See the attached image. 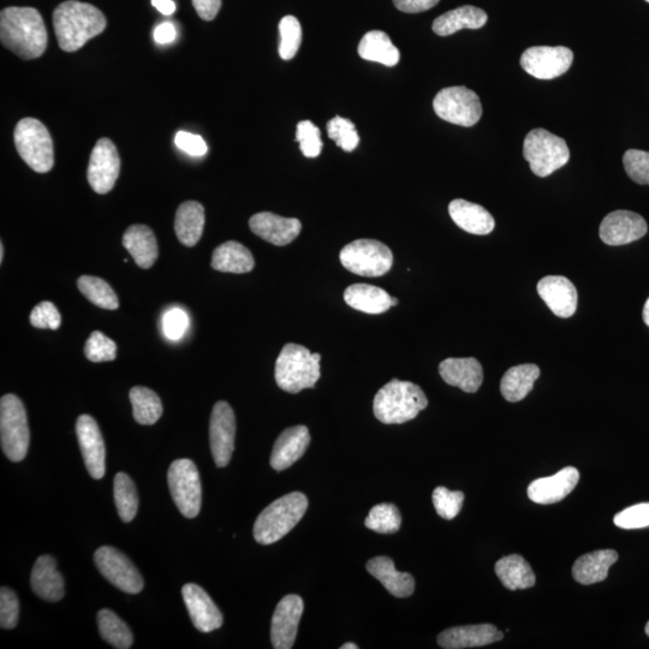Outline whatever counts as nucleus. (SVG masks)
Listing matches in <instances>:
<instances>
[{
    "instance_id": "473e14b6",
    "label": "nucleus",
    "mask_w": 649,
    "mask_h": 649,
    "mask_svg": "<svg viewBox=\"0 0 649 649\" xmlns=\"http://www.w3.org/2000/svg\"><path fill=\"white\" fill-rule=\"evenodd\" d=\"M392 297L374 285L353 284L344 293V301L351 308L367 314H381L392 307Z\"/></svg>"
},
{
    "instance_id": "13d9d810",
    "label": "nucleus",
    "mask_w": 649,
    "mask_h": 649,
    "mask_svg": "<svg viewBox=\"0 0 649 649\" xmlns=\"http://www.w3.org/2000/svg\"><path fill=\"white\" fill-rule=\"evenodd\" d=\"M177 37V31L174 25L170 22H164L159 25L154 31V40L160 45L171 44Z\"/></svg>"
},
{
    "instance_id": "8fccbe9b",
    "label": "nucleus",
    "mask_w": 649,
    "mask_h": 649,
    "mask_svg": "<svg viewBox=\"0 0 649 649\" xmlns=\"http://www.w3.org/2000/svg\"><path fill=\"white\" fill-rule=\"evenodd\" d=\"M615 525L622 529H641L649 527V503L630 506L613 518Z\"/></svg>"
},
{
    "instance_id": "c756f323",
    "label": "nucleus",
    "mask_w": 649,
    "mask_h": 649,
    "mask_svg": "<svg viewBox=\"0 0 649 649\" xmlns=\"http://www.w3.org/2000/svg\"><path fill=\"white\" fill-rule=\"evenodd\" d=\"M618 561V553L613 550H599L581 556L574 564V579L581 585L589 586L604 581L611 565Z\"/></svg>"
},
{
    "instance_id": "680f3d73",
    "label": "nucleus",
    "mask_w": 649,
    "mask_h": 649,
    "mask_svg": "<svg viewBox=\"0 0 649 649\" xmlns=\"http://www.w3.org/2000/svg\"><path fill=\"white\" fill-rule=\"evenodd\" d=\"M357 648L359 647H357L355 643H351V642L345 643V645L341 647V649H357Z\"/></svg>"
},
{
    "instance_id": "a19ab883",
    "label": "nucleus",
    "mask_w": 649,
    "mask_h": 649,
    "mask_svg": "<svg viewBox=\"0 0 649 649\" xmlns=\"http://www.w3.org/2000/svg\"><path fill=\"white\" fill-rule=\"evenodd\" d=\"M81 294L93 305L115 311L119 307L118 297L104 279L93 276H82L77 281Z\"/></svg>"
},
{
    "instance_id": "72a5a7b5",
    "label": "nucleus",
    "mask_w": 649,
    "mask_h": 649,
    "mask_svg": "<svg viewBox=\"0 0 649 649\" xmlns=\"http://www.w3.org/2000/svg\"><path fill=\"white\" fill-rule=\"evenodd\" d=\"M211 265L216 271L241 275L254 269L255 260L243 244L229 241L214 249Z\"/></svg>"
},
{
    "instance_id": "412c9836",
    "label": "nucleus",
    "mask_w": 649,
    "mask_h": 649,
    "mask_svg": "<svg viewBox=\"0 0 649 649\" xmlns=\"http://www.w3.org/2000/svg\"><path fill=\"white\" fill-rule=\"evenodd\" d=\"M579 480V470L567 467L549 478L534 480L528 487V497L534 503L555 504L567 498L575 490Z\"/></svg>"
},
{
    "instance_id": "69168bd1",
    "label": "nucleus",
    "mask_w": 649,
    "mask_h": 649,
    "mask_svg": "<svg viewBox=\"0 0 649 649\" xmlns=\"http://www.w3.org/2000/svg\"><path fill=\"white\" fill-rule=\"evenodd\" d=\"M646 634H647V636L649 637V622H648L647 625H646Z\"/></svg>"
},
{
    "instance_id": "9d476101",
    "label": "nucleus",
    "mask_w": 649,
    "mask_h": 649,
    "mask_svg": "<svg viewBox=\"0 0 649 649\" xmlns=\"http://www.w3.org/2000/svg\"><path fill=\"white\" fill-rule=\"evenodd\" d=\"M168 482L172 499L187 518L200 514L202 491L198 468L193 461L182 458L172 462L168 472Z\"/></svg>"
},
{
    "instance_id": "6e6d98bb",
    "label": "nucleus",
    "mask_w": 649,
    "mask_h": 649,
    "mask_svg": "<svg viewBox=\"0 0 649 649\" xmlns=\"http://www.w3.org/2000/svg\"><path fill=\"white\" fill-rule=\"evenodd\" d=\"M440 2V0H394L395 7L406 14H419L430 10Z\"/></svg>"
},
{
    "instance_id": "f03ea898",
    "label": "nucleus",
    "mask_w": 649,
    "mask_h": 649,
    "mask_svg": "<svg viewBox=\"0 0 649 649\" xmlns=\"http://www.w3.org/2000/svg\"><path fill=\"white\" fill-rule=\"evenodd\" d=\"M53 27L59 47L65 52H76L105 31L106 19L92 4L68 0L53 13Z\"/></svg>"
},
{
    "instance_id": "9b49d317",
    "label": "nucleus",
    "mask_w": 649,
    "mask_h": 649,
    "mask_svg": "<svg viewBox=\"0 0 649 649\" xmlns=\"http://www.w3.org/2000/svg\"><path fill=\"white\" fill-rule=\"evenodd\" d=\"M433 109L443 121L467 128L473 127L482 116L478 94L463 86L442 89L433 100Z\"/></svg>"
},
{
    "instance_id": "423d86ee",
    "label": "nucleus",
    "mask_w": 649,
    "mask_h": 649,
    "mask_svg": "<svg viewBox=\"0 0 649 649\" xmlns=\"http://www.w3.org/2000/svg\"><path fill=\"white\" fill-rule=\"evenodd\" d=\"M14 140L20 157L38 174H46L55 165V152L49 130L35 118H23L17 123Z\"/></svg>"
},
{
    "instance_id": "7c9ffc66",
    "label": "nucleus",
    "mask_w": 649,
    "mask_h": 649,
    "mask_svg": "<svg viewBox=\"0 0 649 649\" xmlns=\"http://www.w3.org/2000/svg\"><path fill=\"white\" fill-rule=\"evenodd\" d=\"M205 220V208L198 201H186L178 207L175 231L183 246L194 247L198 244L204 234Z\"/></svg>"
},
{
    "instance_id": "864d4df0",
    "label": "nucleus",
    "mask_w": 649,
    "mask_h": 649,
    "mask_svg": "<svg viewBox=\"0 0 649 649\" xmlns=\"http://www.w3.org/2000/svg\"><path fill=\"white\" fill-rule=\"evenodd\" d=\"M189 318L181 308H171L163 318L165 336L171 341H178L188 330Z\"/></svg>"
},
{
    "instance_id": "f704fd0d",
    "label": "nucleus",
    "mask_w": 649,
    "mask_h": 649,
    "mask_svg": "<svg viewBox=\"0 0 649 649\" xmlns=\"http://www.w3.org/2000/svg\"><path fill=\"white\" fill-rule=\"evenodd\" d=\"M540 377V368L532 363L515 366L504 374L500 383V392L506 401L511 403L525 400L533 390L534 383Z\"/></svg>"
},
{
    "instance_id": "c03bdc74",
    "label": "nucleus",
    "mask_w": 649,
    "mask_h": 649,
    "mask_svg": "<svg viewBox=\"0 0 649 649\" xmlns=\"http://www.w3.org/2000/svg\"><path fill=\"white\" fill-rule=\"evenodd\" d=\"M327 135L345 152H353L360 144L355 124L347 118L335 117L327 123Z\"/></svg>"
},
{
    "instance_id": "2f4dec72",
    "label": "nucleus",
    "mask_w": 649,
    "mask_h": 649,
    "mask_svg": "<svg viewBox=\"0 0 649 649\" xmlns=\"http://www.w3.org/2000/svg\"><path fill=\"white\" fill-rule=\"evenodd\" d=\"M488 16L484 10L466 5L449 11L433 22V32L439 37H449L462 29H480L487 23Z\"/></svg>"
},
{
    "instance_id": "a878e982",
    "label": "nucleus",
    "mask_w": 649,
    "mask_h": 649,
    "mask_svg": "<svg viewBox=\"0 0 649 649\" xmlns=\"http://www.w3.org/2000/svg\"><path fill=\"white\" fill-rule=\"evenodd\" d=\"M31 585L33 592L40 599L56 603L64 597V579L57 570L56 559L41 556L35 562L32 571Z\"/></svg>"
},
{
    "instance_id": "7ed1b4c3",
    "label": "nucleus",
    "mask_w": 649,
    "mask_h": 649,
    "mask_svg": "<svg viewBox=\"0 0 649 649\" xmlns=\"http://www.w3.org/2000/svg\"><path fill=\"white\" fill-rule=\"evenodd\" d=\"M427 406V397L420 386L392 379L375 395L373 412L385 425H401L414 420Z\"/></svg>"
},
{
    "instance_id": "4be33fe9",
    "label": "nucleus",
    "mask_w": 649,
    "mask_h": 649,
    "mask_svg": "<svg viewBox=\"0 0 649 649\" xmlns=\"http://www.w3.org/2000/svg\"><path fill=\"white\" fill-rule=\"evenodd\" d=\"M538 294L553 314L570 318L577 309V290L568 278L547 276L538 283Z\"/></svg>"
},
{
    "instance_id": "6ab92c4d",
    "label": "nucleus",
    "mask_w": 649,
    "mask_h": 649,
    "mask_svg": "<svg viewBox=\"0 0 649 649\" xmlns=\"http://www.w3.org/2000/svg\"><path fill=\"white\" fill-rule=\"evenodd\" d=\"M182 597L194 627L201 633H212L222 628L224 622L222 612L205 589L195 583H188L182 588Z\"/></svg>"
},
{
    "instance_id": "5fc2aeb1",
    "label": "nucleus",
    "mask_w": 649,
    "mask_h": 649,
    "mask_svg": "<svg viewBox=\"0 0 649 649\" xmlns=\"http://www.w3.org/2000/svg\"><path fill=\"white\" fill-rule=\"evenodd\" d=\"M176 146L183 152L193 157H202L208 151L206 142L200 135L187 132H178L176 135Z\"/></svg>"
},
{
    "instance_id": "58836bf2",
    "label": "nucleus",
    "mask_w": 649,
    "mask_h": 649,
    "mask_svg": "<svg viewBox=\"0 0 649 649\" xmlns=\"http://www.w3.org/2000/svg\"><path fill=\"white\" fill-rule=\"evenodd\" d=\"M113 497L119 517L125 523L132 522L138 514V490L129 475L118 473L113 481Z\"/></svg>"
},
{
    "instance_id": "ddd939ff",
    "label": "nucleus",
    "mask_w": 649,
    "mask_h": 649,
    "mask_svg": "<svg viewBox=\"0 0 649 649\" xmlns=\"http://www.w3.org/2000/svg\"><path fill=\"white\" fill-rule=\"evenodd\" d=\"M574 53L564 46H534L523 52L521 67L539 80H553L570 69Z\"/></svg>"
},
{
    "instance_id": "bf43d9fd",
    "label": "nucleus",
    "mask_w": 649,
    "mask_h": 649,
    "mask_svg": "<svg viewBox=\"0 0 649 649\" xmlns=\"http://www.w3.org/2000/svg\"><path fill=\"white\" fill-rule=\"evenodd\" d=\"M152 5L165 16H170L176 11V4L172 0H152Z\"/></svg>"
},
{
    "instance_id": "338daca9",
    "label": "nucleus",
    "mask_w": 649,
    "mask_h": 649,
    "mask_svg": "<svg viewBox=\"0 0 649 649\" xmlns=\"http://www.w3.org/2000/svg\"><path fill=\"white\" fill-rule=\"evenodd\" d=\"M646 2H648V3H649V0H646Z\"/></svg>"
},
{
    "instance_id": "bb28decb",
    "label": "nucleus",
    "mask_w": 649,
    "mask_h": 649,
    "mask_svg": "<svg viewBox=\"0 0 649 649\" xmlns=\"http://www.w3.org/2000/svg\"><path fill=\"white\" fill-rule=\"evenodd\" d=\"M368 573L381 582L387 592L396 598H408L415 591L414 577L408 573H400L395 563L389 557H375L367 563Z\"/></svg>"
},
{
    "instance_id": "a18cd8bd",
    "label": "nucleus",
    "mask_w": 649,
    "mask_h": 649,
    "mask_svg": "<svg viewBox=\"0 0 649 649\" xmlns=\"http://www.w3.org/2000/svg\"><path fill=\"white\" fill-rule=\"evenodd\" d=\"M433 505L437 514L445 520H454L462 509L464 494L461 491L452 492L439 486L433 492Z\"/></svg>"
},
{
    "instance_id": "6e6552de",
    "label": "nucleus",
    "mask_w": 649,
    "mask_h": 649,
    "mask_svg": "<svg viewBox=\"0 0 649 649\" xmlns=\"http://www.w3.org/2000/svg\"><path fill=\"white\" fill-rule=\"evenodd\" d=\"M523 157L534 175L547 177L568 164L570 152L562 138L545 129H534L526 136Z\"/></svg>"
},
{
    "instance_id": "dca6fc26",
    "label": "nucleus",
    "mask_w": 649,
    "mask_h": 649,
    "mask_svg": "<svg viewBox=\"0 0 649 649\" xmlns=\"http://www.w3.org/2000/svg\"><path fill=\"white\" fill-rule=\"evenodd\" d=\"M76 436L89 475L95 480L103 479L106 472V449L97 421L92 416L81 415L76 421Z\"/></svg>"
},
{
    "instance_id": "052dcab7",
    "label": "nucleus",
    "mask_w": 649,
    "mask_h": 649,
    "mask_svg": "<svg viewBox=\"0 0 649 649\" xmlns=\"http://www.w3.org/2000/svg\"><path fill=\"white\" fill-rule=\"evenodd\" d=\"M643 321H645V324L649 327V299L645 303V307H643Z\"/></svg>"
},
{
    "instance_id": "4c0bfd02",
    "label": "nucleus",
    "mask_w": 649,
    "mask_h": 649,
    "mask_svg": "<svg viewBox=\"0 0 649 649\" xmlns=\"http://www.w3.org/2000/svg\"><path fill=\"white\" fill-rule=\"evenodd\" d=\"M134 419L138 424L152 426L162 418L163 404L159 396L144 386H135L129 392Z\"/></svg>"
},
{
    "instance_id": "09e8293b",
    "label": "nucleus",
    "mask_w": 649,
    "mask_h": 649,
    "mask_svg": "<svg viewBox=\"0 0 649 649\" xmlns=\"http://www.w3.org/2000/svg\"><path fill=\"white\" fill-rule=\"evenodd\" d=\"M627 175L641 186H649V152L629 150L623 157Z\"/></svg>"
},
{
    "instance_id": "c85d7f7f",
    "label": "nucleus",
    "mask_w": 649,
    "mask_h": 649,
    "mask_svg": "<svg viewBox=\"0 0 649 649\" xmlns=\"http://www.w3.org/2000/svg\"><path fill=\"white\" fill-rule=\"evenodd\" d=\"M123 246L141 269H151L159 255L157 238L146 225H132L124 232Z\"/></svg>"
},
{
    "instance_id": "1a4fd4ad",
    "label": "nucleus",
    "mask_w": 649,
    "mask_h": 649,
    "mask_svg": "<svg viewBox=\"0 0 649 649\" xmlns=\"http://www.w3.org/2000/svg\"><path fill=\"white\" fill-rule=\"evenodd\" d=\"M345 269L362 277H381L391 270L394 254L386 244L375 240H357L342 249Z\"/></svg>"
},
{
    "instance_id": "cd10ccee",
    "label": "nucleus",
    "mask_w": 649,
    "mask_h": 649,
    "mask_svg": "<svg viewBox=\"0 0 649 649\" xmlns=\"http://www.w3.org/2000/svg\"><path fill=\"white\" fill-rule=\"evenodd\" d=\"M449 213L458 228L473 235H488L496 226L491 213L480 205L456 199L449 205Z\"/></svg>"
},
{
    "instance_id": "4468645a",
    "label": "nucleus",
    "mask_w": 649,
    "mask_h": 649,
    "mask_svg": "<svg viewBox=\"0 0 649 649\" xmlns=\"http://www.w3.org/2000/svg\"><path fill=\"white\" fill-rule=\"evenodd\" d=\"M121 172V158L115 144L109 139H100L94 146L88 165V183L95 193L111 192Z\"/></svg>"
},
{
    "instance_id": "20e7f679",
    "label": "nucleus",
    "mask_w": 649,
    "mask_h": 649,
    "mask_svg": "<svg viewBox=\"0 0 649 649\" xmlns=\"http://www.w3.org/2000/svg\"><path fill=\"white\" fill-rule=\"evenodd\" d=\"M308 509V499L301 492H293L275 500L256 518L254 538L261 545H272L283 539Z\"/></svg>"
},
{
    "instance_id": "79ce46f5",
    "label": "nucleus",
    "mask_w": 649,
    "mask_h": 649,
    "mask_svg": "<svg viewBox=\"0 0 649 649\" xmlns=\"http://www.w3.org/2000/svg\"><path fill=\"white\" fill-rule=\"evenodd\" d=\"M365 526L373 532L380 534H392L400 531L402 516L400 510L394 504L383 503L375 505L369 511Z\"/></svg>"
},
{
    "instance_id": "f8f14e48",
    "label": "nucleus",
    "mask_w": 649,
    "mask_h": 649,
    "mask_svg": "<svg viewBox=\"0 0 649 649\" xmlns=\"http://www.w3.org/2000/svg\"><path fill=\"white\" fill-rule=\"evenodd\" d=\"M94 563L100 574L113 586L128 594L144 589V580L130 559L111 546L100 547L94 553Z\"/></svg>"
},
{
    "instance_id": "f257e3e1",
    "label": "nucleus",
    "mask_w": 649,
    "mask_h": 649,
    "mask_svg": "<svg viewBox=\"0 0 649 649\" xmlns=\"http://www.w3.org/2000/svg\"><path fill=\"white\" fill-rule=\"evenodd\" d=\"M0 39L4 47L25 61L44 55L47 31L43 17L34 8H5L0 14Z\"/></svg>"
},
{
    "instance_id": "de8ad7c7",
    "label": "nucleus",
    "mask_w": 649,
    "mask_h": 649,
    "mask_svg": "<svg viewBox=\"0 0 649 649\" xmlns=\"http://www.w3.org/2000/svg\"><path fill=\"white\" fill-rule=\"evenodd\" d=\"M296 141L300 144L303 156L307 158H317L323 151L320 130L311 121L297 124Z\"/></svg>"
},
{
    "instance_id": "0eeeda50",
    "label": "nucleus",
    "mask_w": 649,
    "mask_h": 649,
    "mask_svg": "<svg viewBox=\"0 0 649 649\" xmlns=\"http://www.w3.org/2000/svg\"><path fill=\"white\" fill-rule=\"evenodd\" d=\"M0 440L5 456L11 462L25 460L31 432L25 406L15 395H5L0 401Z\"/></svg>"
},
{
    "instance_id": "603ef678",
    "label": "nucleus",
    "mask_w": 649,
    "mask_h": 649,
    "mask_svg": "<svg viewBox=\"0 0 649 649\" xmlns=\"http://www.w3.org/2000/svg\"><path fill=\"white\" fill-rule=\"evenodd\" d=\"M31 323L37 329L57 330L62 324L61 313L52 302L44 301L33 309Z\"/></svg>"
},
{
    "instance_id": "a211bd4d",
    "label": "nucleus",
    "mask_w": 649,
    "mask_h": 649,
    "mask_svg": "<svg viewBox=\"0 0 649 649\" xmlns=\"http://www.w3.org/2000/svg\"><path fill=\"white\" fill-rule=\"evenodd\" d=\"M646 220L630 211H615L601 222L599 235L607 246H624L647 234Z\"/></svg>"
},
{
    "instance_id": "0e129e2a",
    "label": "nucleus",
    "mask_w": 649,
    "mask_h": 649,
    "mask_svg": "<svg viewBox=\"0 0 649 649\" xmlns=\"http://www.w3.org/2000/svg\"><path fill=\"white\" fill-rule=\"evenodd\" d=\"M391 303H392V307H395V306L398 305V300L395 299V297H392V299H391Z\"/></svg>"
},
{
    "instance_id": "2eb2a0df",
    "label": "nucleus",
    "mask_w": 649,
    "mask_h": 649,
    "mask_svg": "<svg viewBox=\"0 0 649 649\" xmlns=\"http://www.w3.org/2000/svg\"><path fill=\"white\" fill-rule=\"evenodd\" d=\"M236 418L234 410L224 401L214 404L210 421L211 451L217 467L228 466L235 450Z\"/></svg>"
},
{
    "instance_id": "37998d69",
    "label": "nucleus",
    "mask_w": 649,
    "mask_h": 649,
    "mask_svg": "<svg viewBox=\"0 0 649 649\" xmlns=\"http://www.w3.org/2000/svg\"><path fill=\"white\" fill-rule=\"evenodd\" d=\"M279 34H281V44H279V56L284 61H291L299 52L302 43V28L299 20L295 16H285L279 22Z\"/></svg>"
},
{
    "instance_id": "5701e85b",
    "label": "nucleus",
    "mask_w": 649,
    "mask_h": 649,
    "mask_svg": "<svg viewBox=\"0 0 649 649\" xmlns=\"http://www.w3.org/2000/svg\"><path fill=\"white\" fill-rule=\"evenodd\" d=\"M504 634L492 624L466 625L443 631L439 646L445 649L484 647L503 640Z\"/></svg>"
},
{
    "instance_id": "e433bc0d",
    "label": "nucleus",
    "mask_w": 649,
    "mask_h": 649,
    "mask_svg": "<svg viewBox=\"0 0 649 649\" xmlns=\"http://www.w3.org/2000/svg\"><path fill=\"white\" fill-rule=\"evenodd\" d=\"M496 574L505 588L510 591L532 588L535 585V574L522 556L511 555L499 559L496 564Z\"/></svg>"
},
{
    "instance_id": "ea45409f",
    "label": "nucleus",
    "mask_w": 649,
    "mask_h": 649,
    "mask_svg": "<svg viewBox=\"0 0 649 649\" xmlns=\"http://www.w3.org/2000/svg\"><path fill=\"white\" fill-rule=\"evenodd\" d=\"M98 627L101 637L111 646L118 649H128L133 645V634L127 624L111 610H101L98 613Z\"/></svg>"
},
{
    "instance_id": "4d7b16f0",
    "label": "nucleus",
    "mask_w": 649,
    "mask_h": 649,
    "mask_svg": "<svg viewBox=\"0 0 649 649\" xmlns=\"http://www.w3.org/2000/svg\"><path fill=\"white\" fill-rule=\"evenodd\" d=\"M192 2L196 13L205 21L216 19L222 8V0H192Z\"/></svg>"
},
{
    "instance_id": "aec40b11",
    "label": "nucleus",
    "mask_w": 649,
    "mask_h": 649,
    "mask_svg": "<svg viewBox=\"0 0 649 649\" xmlns=\"http://www.w3.org/2000/svg\"><path fill=\"white\" fill-rule=\"evenodd\" d=\"M250 230L264 241L283 247L296 240L302 224L296 218H284L271 212L254 214L249 220Z\"/></svg>"
},
{
    "instance_id": "393cba45",
    "label": "nucleus",
    "mask_w": 649,
    "mask_h": 649,
    "mask_svg": "<svg viewBox=\"0 0 649 649\" xmlns=\"http://www.w3.org/2000/svg\"><path fill=\"white\" fill-rule=\"evenodd\" d=\"M439 373L446 384L460 387L467 394L478 392L484 381L481 363L474 357L446 359L440 363Z\"/></svg>"
},
{
    "instance_id": "e2e57ef3",
    "label": "nucleus",
    "mask_w": 649,
    "mask_h": 649,
    "mask_svg": "<svg viewBox=\"0 0 649 649\" xmlns=\"http://www.w3.org/2000/svg\"><path fill=\"white\" fill-rule=\"evenodd\" d=\"M4 260V246L3 243H0V263H3Z\"/></svg>"
},
{
    "instance_id": "f3484780",
    "label": "nucleus",
    "mask_w": 649,
    "mask_h": 649,
    "mask_svg": "<svg viewBox=\"0 0 649 649\" xmlns=\"http://www.w3.org/2000/svg\"><path fill=\"white\" fill-rule=\"evenodd\" d=\"M303 610H305V604L299 595L289 594L279 601L272 617L271 641L273 648L290 649L294 647Z\"/></svg>"
},
{
    "instance_id": "39448f33",
    "label": "nucleus",
    "mask_w": 649,
    "mask_h": 649,
    "mask_svg": "<svg viewBox=\"0 0 649 649\" xmlns=\"http://www.w3.org/2000/svg\"><path fill=\"white\" fill-rule=\"evenodd\" d=\"M320 360V354H312L302 345L285 344L276 362L277 385L289 394L313 389L321 374Z\"/></svg>"
},
{
    "instance_id": "c9c22d12",
    "label": "nucleus",
    "mask_w": 649,
    "mask_h": 649,
    "mask_svg": "<svg viewBox=\"0 0 649 649\" xmlns=\"http://www.w3.org/2000/svg\"><path fill=\"white\" fill-rule=\"evenodd\" d=\"M359 55L362 59L395 67L400 62L401 52L392 44L389 35L381 31L368 32L359 45Z\"/></svg>"
},
{
    "instance_id": "b1692460",
    "label": "nucleus",
    "mask_w": 649,
    "mask_h": 649,
    "mask_svg": "<svg viewBox=\"0 0 649 649\" xmlns=\"http://www.w3.org/2000/svg\"><path fill=\"white\" fill-rule=\"evenodd\" d=\"M311 443V434L306 426L290 427L276 440L271 455V466L277 472L288 469L305 455Z\"/></svg>"
},
{
    "instance_id": "3c124183",
    "label": "nucleus",
    "mask_w": 649,
    "mask_h": 649,
    "mask_svg": "<svg viewBox=\"0 0 649 649\" xmlns=\"http://www.w3.org/2000/svg\"><path fill=\"white\" fill-rule=\"evenodd\" d=\"M20 603L14 591L8 587L0 589V627L14 629L19 622Z\"/></svg>"
},
{
    "instance_id": "49530a36",
    "label": "nucleus",
    "mask_w": 649,
    "mask_h": 649,
    "mask_svg": "<svg viewBox=\"0 0 649 649\" xmlns=\"http://www.w3.org/2000/svg\"><path fill=\"white\" fill-rule=\"evenodd\" d=\"M85 355L95 363L113 361L117 356V345L103 332L94 331L86 342Z\"/></svg>"
}]
</instances>
